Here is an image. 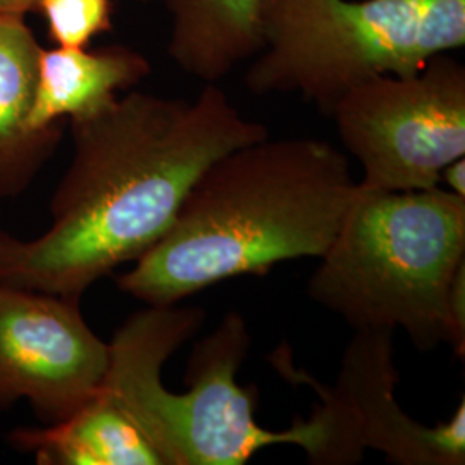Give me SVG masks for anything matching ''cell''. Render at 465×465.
Wrapping results in <instances>:
<instances>
[{
	"mask_svg": "<svg viewBox=\"0 0 465 465\" xmlns=\"http://www.w3.org/2000/svg\"><path fill=\"white\" fill-rule=\"evenodd\" d=\"M307 293L355 331L407 332L419 350L464 357L450 292L465 267V197L434 186L380 192L359 184Z\"/></svg>",
	"mask_w": 465,
	"mask_h": 465,
	"instance_id": "277c9868",
	"label": "cell"
},
{
	"mask_svg": "<svg viewBox=\"0 0 465 465\" xmlns=\"http://www.w3.org/2000/svg\"><path fill=\"white\" fill-rule=\"evenodd\" d=\"M203 319L195 307L147 305L109 343L102 388L138 424L163 465H243L274 445L300 447L311 464L347 465L338 417L321 400L312 416L297 417L288 430L274 431L257 422L255 390L236 380L252 338L234 311L192 350L183 378L188 391L167 390L163 367Z\"/></svg>",
	"mask_w": 465,
	"mask_h": 465,
	"instance_id": "3957f363",
	"label": "cell"
},
{
	"mask_svg": "<svg viewBox=\"0 0 465 465\" xmlns=\"http://www.w3.org/2000/svg\"><path fill=\"white\" fill-rule=\"evenodd\" d=\"M152 67L143 54L128 47H54L40 50L28 124L44 130L63 119L82 121L109 107L140 84Z\"/></svg>",
	"mask_w": 465,
	"mask_h": 465,
	"instance_id": "9c48e42d",
	"label": "cell"
},
{
	"mask_svg": "<svg viewBox=\"0 0 465 465\" xmlns=\"http://www.w3.org/2000/svg\"><path fill=\"white\" fill-rule=\"evenodd\" d=\"M40 50L25 16L0 15V200L25 193L63 138V123L28 124Z\"/></svg>",
	"mask_w": 465,
	"mask_h": 465,
	"instance_id": "30bf717a",
	"label": "cell"
},
{
	"mask_svg": "<svg viewBox=\"0 0 465 465\" xmlns=\"http://www.w3.org/2000/svg\"><path fill=\"white\" fill-rule=\"evenodd\" d=\"M140 2H149V0H140Z\"/></svg>",
	"mask_w": 465,
	"mask_h": 465,
	"instance_id": "2e32d148",
	"label": "cell"
},
{
	"mask_svg": "<svg viewBox=\"0 0 465 465\" xmlns=\"http://www.w3.org/2000/svg\"><path fill=\"white\" fill-rule=\"evenodd\" d=\"M393 332L355 331L334 386H326L359 447L400 465L465 464V400L447 422L426 426L403 412L395 397Z\"/></svg>",
	"mask_w": 465,
	"mask_h": 465,
	"instance_id": "ba28073f",
	"label": "cell"
},
{
	"mask_svg": "<svg viewBox=\"0 0 465 465\" xmlns=\"http://www.w3.org/2000/svg\"><path fill=\"white\" fill-rule=\"evenodd\" d=\"M343 147L361 164L367 190L440 186L443 167L465 157V67L436 54L407 76L381 74L336 102Z\"/></svg>",
	"mask_w": 465,
	"mask_h": 465,
	"instance_id": "8992f818",
	"label": "cell"
},
{
	"mask_svg": "<svg viewBox=\"0 0 465 465\" xmlns=\"http://www.w3.org/2000/svg\"><path fill=\"white\" fill-rule=\"evenodd\" d=\"M357 188L347 155L324 140L267 136L232 150L207 167L117 286L145 305H174L284 261L319 259Z\"/></svg>",
	"mask_w": 465,
	"mask_h": 465,
	"instance_id": "7a4b0ae2",
	"label": "cell"
},
{
	"mask_svg": "<svg viewBox=\"0 0 465 465\" xmlns=\"http://www.w3.org/2000/svg\"><path fill=\"white\" fill-rule=\"evenodd\" d=\"M261 19L247 88L297 92L326 114L357 84L465 45V0H262Z\"/></svg>",
	"mask_w": 465,
	"mask_h": 465,
	"instance_id": "5b68a950",
	"label": "cell"
},
{
	"mask_svg": "<svg viewBox=\"0 0 465 465\" xmlns=\"http://www.w3.org/2000/svg\"><path fill=\"white\" fill-rule=\"evenodd\" d=\"M107 366L80 300L0 284V411L26 400L45 424L64 420L99 393Z\"/></svg>",
	"mask_w": 465,
	"mask_h": 465,
	"instance_id": "52a82bcc",
	"label": "cell"
},
{
	"mask_svg": "<svg viewBox=\"0 0 465 465\" xmlns=\"http://www.w3.org/2000/svg\"><path fill=\"white\" fill-rule=\"evenodd\" d=\"M35 11L44 15L52 42L61 47H88L113 30L111 0H35Z\"/></svg>",
	"mask_w": 465,
	"mask_h": 465,
	"instance_id": "4fadbf2b",
	"label": "cell"
},
{
	"mask_svg": "<svg viewBox=\"0 0 465 465\" xmlns=\"http://www.w3.org/2000/svg\"><path fill=\"white\" fill-rule=\"evenodd\" d=\"M440 183L447 184V190L451 193L465 197V157L455 159L443 167Z\"/></svg>",
	"mask_w": 465,
	"mask_h": 465,
	"instance_id": "5bb4252c",
	"label": "cell"
},
{
	"mask_svg": "<svg viewBox=\"0 0 465 465\" xmlns=\"http://www.w3.org/2000/svg\"><path fill=\"white\" fill-rule=\"evenodd\" d=\"M11 445L40 465H163L130 414L102 386L73 416L44 428H19Z\"/></svg>",
	"mask_w": 465,
	"mask_h": 465,
	"instance_id": "8fae6325",
	"label": "cell"
},
{
	"mask_svg": "<svg viewBox=\"0 0 465 465\" xmlns=\"http://www.w3.org/2000/svg\"><path fill=\"white\" fill-rule=\"evenodd\" d=\"M71 134L49 230L35 240L0 232V284L82 302L94 282L166 234L207 167L269 130L205 84L192 100L130 92L71 121Z\"/></svg>",
	"mask_w": 465,
	"mask_h": 465,
	"instance_id": "6da1fadb",
	"label": "cell"
},
{
	"mask_svg": "<svg viewBox=\"0 0 465 465\" xmlns=\"http://www.w3.org/2000/svg\"><path fill=\"white\" fill-rule=\"evenodd\" d=\"M167 52L186 74L217 84L264 49L262 0H164Z\"/></svg>",
	"mask_w": 465,
	"mask_h": 465,
	"instance_id": "7c38bea8",
	"label": "cell"
},
{
	"mask_svg": "<svg viewBox=\"0 0 465 465\" xmlns=\"http://www.w3.org/2000/svg\"><path fill=\"white\" fill-rule=\"evenodd\" d=\"M35 11V0H0V15L26 16Z\"/></svg>",
	"mask_w": 465,
	"mask_h": 465,
	"instance_id": "9a60e30c",
	"label": "cell"
}]
</instances>
